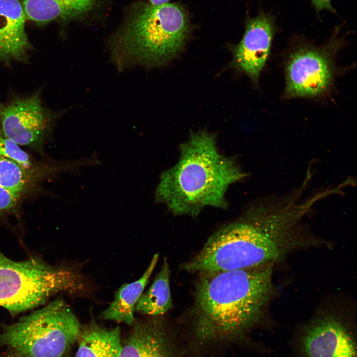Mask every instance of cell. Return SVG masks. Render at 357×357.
I'll list each match as a JSON object with an SVG mask.
<instances>
[{
  "instance_id": "cell-5",
  "label": "cell",
  "mask_w": 357,
  "mask_h": 357,
  "mask_svg": "<svg viewBox=\"0 0 357 357\" xmlns=\"http://www.w3.org/2000/svg\"><path fill=\"white\" fill-rule=\"evenodd\" d=\"M80 274L65 266H55L34 255L15 261L0 251V306L12 315L45 304L60 292L83 289Z\"/></svg>"
},
{
  "instance_id": "cell-7",
  "label": "cell",
  "mask_w": 357,
  "mask_h": 357,
  "mask_svg": "<svg viewBox=\"0 0 357 357\" xmlns=\"http://www.w3.org/2000/svg\"><path fill=\"white\" fill-rule=\"evenodd\" d=\"M338 29L323 45L303 41L292 49L285 65V98L316 99L329 94L337 73L335 55L343 44Z\"/></svg>"
},
{
  "instance_id": "cell-14",
  "label": "cell",
  "mask_w": 357,
  "mask_h": 357,
  "mask_svg": "<svg viewBox=\"0 0 357 357\" xmlns=\"http://www.w3.org/2000/svg\"><path fill=\"white\" fill-rule=\"evenodd\" d=\"M68 170L67 162L61 165L27 168L11 159L0 157V186L22 197L35 190L46 176Z\"/></svg>"
},
{
  "instance_id": "cell-9",
  "label": "cell",
  "mask_w": 357,
  "mask_h": 357,
  "mask_svg": "<svg viewBox=\"0 0 357 357\" xmlns=\"http://www.w3.org/2000/svg\"><path fill=\"white\" fill-rule=\"evenodd\" d=\"M55 118L43 107L38 94L7 103L0 102V129L19 146L42 148Z\"/></svg>"
},
{
  "instance_id": "cell-17",
  "label": "cell",
  "mask_w": 357,
  "mask_h": 357,
  "mask_svg": "<svg viewBox=\"0 0 357 357\" xmlns=\"http://www.w3.org/2000/svg\"><path fill=\"white\" fill-rule=\"evenodd\" d=\"M170 270L167 259H164L160 271L148 290L142 293L135 311L144 315L158 316L173 306L170 287Z\"/></svg>"
},
{
  "instance_id": "cell-20",
  "label": "cell",
  "mask_w": 357,
  "mask_h": 357,
  "mask_svg": "<svg viewBox=\"0 0 357 357\" xmlns=\"http://www.w3.org/2000/svg\"><path fill=\"white\" fill-rule=\"evenodd\" d=\"M332 0H310L312 5L318 12L321 10H327L335 12V10L332 5Z\"/></svg>"
},
{
  "instance_id": "cell-3",
  "label": "cell",
  "mask_w": 357,
  "mask_h": 357,
  "mask_svg": "<svg viewBox=\"0 0 357 357\" xmlns=\"http://www.w3.org/2000/svg\"><path fill=\"white\" fill-rule=\"evenodd\" d=\"M179 150L176 164L160 176L156 201L177 215L195 217L206 206L226 209L228 188L245 177L235 159L222 154L216 135L205 130L192 131Z\"/></svg>"
},
{
  "instance_id": "cell-15",
  "label": "cell",
  "mask_w": 357,
  "mask_h": 357,
  "mask_svg": "<svg viewBox=\"0 0 357 357\" xmlns=\"http://www.w3.org/2000/svg\"><path fill=\"white\" fill-rule=\"evenodd\" d=\"M75 357H119L120 329L106 328L94 321L81 325Z\"/></svg>"
},
{
  "instance_id": "cell-11",
  "label": "cell",
  "mask_w": 357,
  "mask_h": 357,
  "mask_svg": "<svg viewBox=\"0 0 357 357\" xmlns=\"http://www.w3.org/2000/svg\"><path fill=\"white\" fill-rule=\"evenodd\" d=\"M123 342L119 357H177V350L164 322L158 316L135 320Z\"/></svg>"
},
{
  "instance_id": "cell-13",
  "label": "cell",
  "mask_w": 357,
  "mask_h": 357,
  "mask_svg": "<svg viewBox=\"0 0 357 357\" xmlns=\"http://www.w3.org/2000/svg\"><path fill=\"white\" fill-rule=\"evenodd\" d=\"M99 0H22L26 19L39 24L83 18L95 9Z\"/></svg>"
},
{
  "instance_id": "cell-21",
  "label": "cell",
  "mask_w": 357,
  "mask_h": 357,
  "mask_svg": "<svg viewBox=\"0 0 357 357\" xmlns=\"http://www.w3.org/2000/svg\"><path fill=\"white\" fill-rule=\"evenodd\" d=\"M169 0H149V3L152 5H160L168 3Z\"/></svg>"
},
{
  "instance_id": "cell-16",
  "label": "cell",
  "mask_w": 357,
  "mask_h": 357,
  "mask_svg": "<svg viewBox=\"0 0 357 357\" xmlns=\"http://www.w3.org/2000/svg\"><path fill=\"white\" fill-rule=\"evenodd\" d=\"M159 254H154L143 275L138 280L122 285L116 292L113 301L100 314L104 320L123 323L131 326L135 319V307L148 283Z\"/></svg>"
},
{
  "instance_id": "cell-1",
  "label": "cell",
  "mask_w": 357,
  "mask_h": 357,
  "mask_svg": "<svg viewBox=\"0 0 357 357\" xmlns=\"http://www.w3.org/2000/svg\"><path fill=\"white\" fill-rule=\"evenodd\" d=\"M304 215L290 198L267 199L215 232L182 268L200 274L274 265L310 245L301 226Z\"/></svg>"
},
{
  "instance_id": "cell-4",
  "label": "cell",
  "mask_w": 357,
  "mask_h": 357,
  "mask_svg": "<svg viewBox=\"0 0 357 357\" xmlns=\"http://www.w3.org/2000/svg\"><path fill=\"white\" fill-rule=\"evenodd\" d=\"M189 30L188 16L181 5L144 4L109 40L111 60L119 70L162 65L181 51Z\"/></svg>"
},
{
  "instance_id": "cell-12",
  "label": "cell",
  "mask_w": 357,
  "mask_h": 357,
  "mask_svg": "<svg viewBox=\"0 0 357 357\" xmlns=\"http://www.w3.org/2000/svg\"><path fill=\"white\" fill-rule=\"evenodd\" d=\"M26 19L18 0H0V61H28L31 46L25 31Z\"/></svg>"
},
{
  "instance_id": "cell-2",
  "label": "cell",
  "mask_w": 357,
  "mask_h": 357,
  "mask_svg": "<svg viewBox=\"0 0 357 357\" xmlns=\"http://www.w3.org/2000/svg\"><path fill=\"white\" fill-rule=\"evenodd\" d=\"M273 267L199 274L192 317L197 340L209 344L247 339L256 328L273 330L267 307L275 293Z\"/></svg>"
},
{
  "instance_id": "cell-6",
  "label": "cell",
  "mask_w": 357,
  "mask_h": 357,
  "mask_svg": "<svg viewBox=\"0 0 357 357\" xmlns=\"http://www.w3.org/2000/svg\"><path fill=\"white\" fill-rule=\"evenodd\" d=\"M80 327L69 305L58 298L15 323L3 325L0 347L19 357H62L76 342Z\"/></svg>"
},
{
  "instance_id": "cell-18",
  "label": "cell",
  "mask_w": 357,
  "mask_h": 357,
  "mask_svg": "<svg viewBox=\"0 0 357 357\" xmlns=\"http://www.w3.org/2000/svg\"><path fill=\"white\" fill-rule=\"evenodd\" d=\"M0 157L11 159L27 168L37 166L29 155L6 137L0 129Z\"/></svg>"
},
{
  "instance_id": "cell-22",
  "label": "cell",
  "mask_w": 357,
  "mask_h": 357,
  "mask_svg": "<svg viewBox=\"0 0 357 357\" xmlns=\"http://www.w3.org/2000/svg\"><path fill=\"white\" fill-rule=\"evenodd\" d=\"M3 357H19L16 356H14L13 355L8 354L6 356H4Z\"/></svg>"
},
{
  "instance_id": "cell-19",
  "label": "cell",
  "mask_w": 357,
  "mask_h": 357,
  "mask_svg": "<svg viewBox=\"0 0 357 357\" xmlns=\"http://www.w3.org/2000/svg\"><path fill=\"white\" fill-rule=\"evenodd\" d=\"M22 197L0 186V215L15 212Z\"/></svg>"
},
{
  "instance_id": "cell-8",
  "label": "cell",
  "mask_w": 357,
  "mask_h": 357,
  "mask_svg": "<svg viewBox=\"0 0 357 357\" xmlns=\"http://www.w3.org/2000/svg\"><path fill=\"white\" fill-rule=\"evenodd\" d=\"M290 345L294 357H357L355 319L342 311H320L294 330Z\"/></svg>"
},
{
  "instance_id": "cell-10",
  "label": "cell",
  "mask_w": 357,
  "mask_h": 357,
  "mask_svg": "<svg viewBox=\"0 0 357 357\" xmlns=\"http://www.w3.org/2000/svg\"><path fill=\"white\" fill-rule=\"evenodd\" d=\"M277 31L274 16L261 11L247 19L241 40L232 48V65L255 84L269 59Z\"/></svg>"
}]
</instances>
